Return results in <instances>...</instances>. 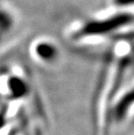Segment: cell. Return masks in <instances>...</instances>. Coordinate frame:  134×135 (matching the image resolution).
<instances>
[{
  "label": "cell",
  "mask_w": 134,
  "mask_h": 135,
  "mask_svg": "<svg viewBox=\"0 0 134 135\" xmlns=\"http://www.w3.org/2000/svg\"><path fill=\"white\" fill-rule=\"evenodd\" d=\"M134 12L112 7L84 21L73 23L68 30L71 40L81 44H99L121 28L132 24Z\"/></svg>",
  "instance_id": "obj_1"
},
{
  "label": "cell",
  "mask_w": 134,
  "mask_h": 135,
  "mask_svg": "<svg viewBox=\"0 0 134 135\" xmlns=\"http://www.w3.org/2000/svg\"><path fill=\"white\" fill-rule=\"evenodd\" d=\"M31 85L20 68L10 70L0 75V96L10 100V103L21 102L29 96Z\"/></svg>",
  "instance_id": "obj_2"
},
{
  "label": "cell",
  "mask_w": 134,
  "mask_h": 135,
  "mask_svg": "<svg viewBox=\"0 0 134 135\" xmlns=\"http://www.w3.org/2000/svg\"><path fill=\"white\" fill-rule=\"evenodd\" d=\"M29 55L33 62L43 67L57 66L62 59L61 48L55 39L48 36H40L30 43Z\"/></svg>",
  "instance_id": "obj_3"
},
{
  "label": "cell",
  "mask_w": 134,
  "mask_h": 135,
  "mask_svg": "<svg viewBox=\"0 0 134 135\" xmlns=\"http://www.w3.org/2000/svg\"><path fill=\"white\" fill-rule=\"evenodd\" d=\"M18 24L17 12L10 5L0 2V38L11 34Z\"/></svg>",
  "instance_id": "obj_4"
}]
</instances>
